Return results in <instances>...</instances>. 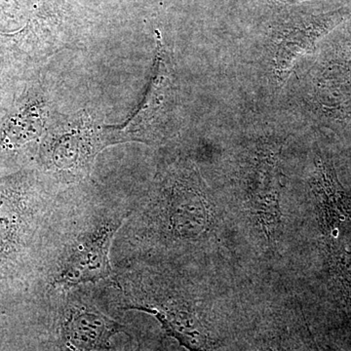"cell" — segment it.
<instances>
[{"mask_svg": "<svg viewBox=\"0 0 351 351\" xmlns=\"http://www.w3.org/2000/svg\"><path fill=\"white\" fill-rule=\"evenodd\" d=\"M51 218L46 239L47 281L61 292L117 278L110 252L128 219L124 212H98L80 218Z\"/></svg>", "mask_w": 351, "mask_h": 351, "instance_id": "obj_1", "label": "cell"}, {"mask_svg": "<svg viewBox=\"0 0 351 351\" xmlns=\"http://www.w3.org/2000/svg\"><path fill=\"white\" fill-rule=\"evenodd\" d=\"M121 292L119 308L154 316L171 338L189 351H214L216 341L207 322L191 302L159 297L130 274L117 280Z\"/></svg>", "mask_w": 351, "mask_h": 351, "instance_id": "obj_2", "label": "cell"}, {"mask_svg": "<svg viewBox=\"0 0 351 351\" xmlns=\"http://www.w3.org/2000/svg\"><path fill=\"white\" fill-rule=\"evenodd\" d=\"M60 318L62 348L64 351H100L110 348L115 335L126 327L101 313L91 302L69 295Z\"/></svg>", "mask_w": 351, "mask_h": 351, "instance_id": "obj_3", "label": "cell"}, {"mask_svg": "<svg viewBox=\"0 0 351 351\" xmlns=\"http://www.w3.org/2000/svg\"><path fill=\"white\" fill-rule=\"evenodd\" d=\"M343 19V14L332 12L293 17L279 24L272 39L277 80H287L297 62L313 53L318 41Z\"/></svg>", "mask_w": 351, "mask_h": 351, "instance_id": "obj_4", "label": "cell"}, {"mask_svg": "<svg viewBox=\"0 0 351 351\" xmlns=\"http://www.w3.org/2000/svg\"><path fill=\"white\" fill-rule=\"evenodd\" d=\"M252 184V216L267 240L271 241L281 225L280 180L274 157H265L258 164Z\"/></svg>", "mask_w": 351, "mask_h": 351, "instance_id": "obj_5", "label": "cell"}, {"mask_svg": "<svg viewBox=\"0 0 351 351\" xmlns=\"http://www.w3.org/2000/svg\"><path fill=\"white\" fill-rule=\"evenodd\" d=\"M156 219L159 228L176 239H195L205 230L209 212L204 198L195 191H176Z\"/></svg>", "mask_w": 351, "mask_h": 351, "instance_id": "obj_6", "label": "cell"}, {"mask_svg": "<svg viewBox=\"0 0 351 351\" xmlns=\"http://www.w3.org/2000/svg\"><path fill=\"white\" fill-rule=\"evenodd\" d=\"M311 186L323 235L351 219V198L341 188L334 171L321 160L316 164Z\"/></svg>", "mask_w": 351, "mask_h": 351, "instance_id": "obj_7", "label": "cell"}, {"mask_svg": "<svg viewBox=\"0 0 351 351\" xmlns=\"http://www.w3.org/2000/svg\"><path fill=\"white\" fill-rule=\"evenodd\" d=\"M171 88L172 78L166 61L165 50L161 44L160 38H158L156 69L149 86V94L145 97L141 110L126 126L125 130H129L132 127L133 130L149 129V127L156 123L159 117H161V114H164L169 103Z\"/></svg>", "mask_w": 351, "mask_h": 351, "instance_id": "obj_8", "label": "cell"}, {"mask_svg": "<svg viewBox=\"0 0 351 351\" xmlns=\"http://www.w3.org/2000/svg\"><path fill=\"white\" fill-rule=\"evenodd\" d=\"M330 269L343 289L351 311V219L323 235Z\"/></svg>", "mask_w": 351, "mask_h": 351, "instance_id": "obj_9", "label": "cell"}, {"mask_svg": "<svg viewBox=\"0 0 351 351\" xmlns=\"http://www.w3.org/2000/svg\"><path fill=\"white\" fill-rule=\"evenodd\" d=\"M274 2H278V3L284 4H295L299 3V2L304 1V0H272Z\"/></svg>", "mask_w": 351, "mask_h": 351, "instance_id": "obj_10", "label": "cell"}, {"mask_svg": "<svg viewBox=\"0 0 351 351\" xmlns=\"http://www.w3.org/2000/svg\"><path fill=\"white\" fill-rule=\"evenodd\" d=\"M325 350H326V351H345V350H341V348H335V346H326V348H325Z\"/></svg>", "mask_w": 351, "mask_h": 351, "instance_id": "obj_11", "label": "cell"}]
</instances>
